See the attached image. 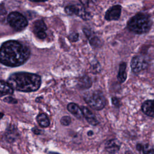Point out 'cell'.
<instances>
[{
    "instance_id": "6da1fadb",
    "label": "cell",
    "mask_w": 154,
    "mask_h": 154,
    "mask_svg": "<svg viewBox=\"0 0 154 154\" xmlns=\"http://www.w3.org/2000/svg\"><path fill=\"white\" fill-rule=\"evenodd\" d=\"M30 57V50L16 40H8L1 45V63L8 67H17L24 64Z\"/></svg>"
},
{
    "instance_id": "7a4b0ae2",
    "label": "cell",
    "mask_w": 154,
    "mask_h": 154,
    "mask_svg": "<svg viewBox=\"0 0 154 154\" xmlns=\"http://www.w3.org/2000/svg\"><path fill=\"white\" fill-rule=\"evenodd\" d=\"M7 82L15 90L29 93L37 91L40 87L42 80L37 74L20 72L12 73Z\"/></svg>"
},
{
    "instance_id": "3957f363",
    "label": "cell",
    "mask_w": 154,
    "mask_h": 154,
    "mask_svg": "<svg viewBox=\"0 0 154 154\" xmlns=\"http://www.w3.org/2000/svg\"><path fill=\"white\" fill-rule=\"evenodd\" d=\"M152 25L150 17L144 13H138L128 22L127 26L129 31L135 34H144L148 32Z\"/></svg>"
},
{
    "instance_id": "277c9868",
    "label": "cell",
    "mask_w": 154,
    "mask_h": 154,
    "mask_svg": "<svg viewBox=\"0 0 154 154\" xmlns=\"http://www.w3.org/2000/svg\"><path fill=\"white\" fill-rule=\"evenodd\" d=\"M84 99L93 109H102L106 105V99L103 93L99 90L90 91L85 93Z\"/></svg>"
},
{
    "instance_id": "5b68a950",
    "label": "cell",
    "mask_w": 154,
    "mask_h": 154,
    "mask_svg": "<svg viewBox=\"0 0 154 154\" xmlns=\"http://www.w3.org/2000/svg\"><path fill=\"white\" fill-rule=\"evenodd\" d=\"M7 20L10 26L17 31L24 29L28 25V21L25 17L16 11L10 13L7 16Z\"/></svg>"
},
{
    "instance_id": "8992f818",
    "label": "cell",
    "mask_w": 154,
    "mask_h": 154,
    "mask_svg": "<svg viewBox=\"0 0 154 154\" xmlns=\"http://www.w3.org/2000/svg\"><path fill=\"white\" fill-rule=\"evenodd\" d=\"M64 10L68 15L77 16L84 20H87L90 17V14L82 5H69L66 7Z\"/></svg>"
},
{
    "instance_id": "52a82bcc",
    "label": "cell",
    "mask_w": 154,
    "mask_h": 154,
    "mask_svg": "<svg viewBox=\"0 0 154 154\" xmlns=\"http://www.w3.org/2000/svg\"><path fill=\"white\" fill-rule=\"evenodd\" d=\"M147 61L141 56H135L132 58L131 63V67L134 73H137L146 68Z\"/></svg>"
},
{
    "instance_id": "ba28073f",
    "label": "cell",
    "mask_w": 154,
    "mask_h": 154,
    "mask_svg": "<svg viewBox=\"0 0 154 154\" xmlns=\"http://www.w3.org/2000/svg\"><path fill=\"white\" fill-rule=\"evenodd\" d=\"M46 26L43 20L40 19L34 22L33 31L35 35L38 38L40 39H44L46 37Z\"/></svg>"
},
{
    "instance_id": "9c48e42d",
    "label": "cell",
    "mask_w": 154,
    "mask_h": 154,
    "mask_svg": "<svg viewBox=\"0 0 154 154\" xmlns=\"http://www.w3.org/2000/svg\"><path fill=\"white\" fill-rule=\"evenodd\" d=\"M122 7L120 5H116L110 7L106 12L105 19L107 20H116L120 16Z\"/></svg>"
},
{
    "instance_id": "30bf717a",
    "label": "cell",
    "mask_w": 154,
    "mask_h": 154,
    "mask_svg": "<svg viewBox=\"0 0 154 154\" xmlns=\"http://www.w3.org/2000/svg\"><path fill=\"white\" fill-rule=\"evenodd\" d=\"M81 108L82 109L84 117L89 124L93 126H96L99 124V122L93 112H91L87 107L84 106H82Z\"/></svg>"
},
{
    "instance_id": "8fae6325",
    "label": "cell",
    "mask_w": 154,
    "mask_h": 154,
    "mask_svg": "<svg viewBox=\"0 0 154 154\" xmlns=\"http://www.w3.org/2000/svg\"><path fill=\"white\" fill-rule=\"evenodd\" d=\"M120 148V143L116 139L108 140L105 144V149L109 153H115L117 152Z\"/></svg>"
},
{
    "instance_id": "7c38bea8",
    "label": "cell",
    "mask_w": 154,
    "mask_h": 154,
    "mask_svg": "<svg viewBox=\"0 0 154 154\" xmlns=\"http://www.w3.org/2000/svg\"><path fill=\"white\" fill-rule=\"evenodd\" d=\"M67 109L72 115H73L77 119H80L84 117L82 108L75 103H69L67 105Z\"/></svg>"
},
{
    "instance_id": "4fadbf2b",
    "label": "cell",
    "mask_w": 154,
    "mask_h": 154,
    "mask_svg": "<svg viewBox=\"0 0 154 154\" xmlns=\"http://www.w3.org/2000/svg\"><path fill=\"white\" fill-rule=\"evenodd\" d=\"M141 109L147 116L154 117V100L145 101L142 104Z\"/></svg>"
},
{
    "instance_id": "5bb4252c",
    "label": "cell",
    "mask_w": 154,
    "mask_h": 154,
    "mask_svg": "<svg viewBox=\"0 0 154 154\" xmlns=\"http://www.w3.org/2000/svg\"><path fill=\"white\" fill-rule=\"evenodd\" d=\"M0 90H1V97L5 95L12 94L13 93L14 89L10 86V85L7 82L2 80L1 81L0 83Z\"/></svg>"
},
{
    "instance_id": "9a60e30c",
    "label": "cell",
    "mask_w": 154,
    "mask_h": 154,
    "mask_svg": "<svg viewBox=\"0 0 154 154\" xmlns=\"http://www.w3.org/2000/svg\"><path fill=\"white\" fill-rule=\"evenodd\" d=\"M126 64L124 62L122 63L119 66V70L117 75V79L120 82H124L127 78L126 74Z\"/></svg>"
},
{
    "instance_id": "2e32d148",
    "label": "cell",
    "mask_w": 154,
    "mask_h": 154,
    "mask_svg": "<svg viewBox=\"0 0 154 154\" xmlns=\"http://www.w3.org/2000/svg\"><path fill=\"white\" fill-rule=\"evenodd\" d=\"M36 120L38 124L42 128H47L50 125V120L48 117L44 113L39 114L36 117Z\"/></svg>"
},
{
    "instance_id": "e0dca14e",
    "label": "cell",
    "mask_w": 154,
    "mask_h": 154,
    "mask_svg": "<svg viewBox=\"0 0 154 154\" xmlns=\"http://www.w3.org/2000/svg\"><path fill=\"white\" fill-rule=\"evenodd\" d=\"M18 134L14 128H9L5 132V138L9 143L16 140Z\"/></svg>"
},
{
    "instance_id": "ac0fdd59",
    "label": "cell",
    "mask_w": 154,
    "mask_h": 154,
    "mask_svg": "<svg viewBox=\"0 0 154 154\" xmlns=\"http://www.w3.org/2000/svg\"><path fill=\"white\" fill-rule=\"evenodd\" d=\"M91 81L88 76H84L81 78L78 83V86L82 89L88 88L91 85Z\"/></svg>"
},
{
    "instance_id": "d6986e66",
    "label": "cell",
    "mask_w": 154,
    "mask_h": 154,
    "mask_svg": "<svg viewBox=\"0 0 154 154\" xmlns=\"http://www.w3.org/2000/svg\"><path fill=\"white\" fill-rule=\"evenodd\" d=\"M85 35L88 37L91 45H92V46H97V45L99 44L98 41H97V37H96L94 34H93V33L91 32V31H88L87 29H85Z\"/></svg>"
},
{
    "instance_id": "ffe728a7",
    "label": "cell",
    "mask_w": 154,
    "mask_h": 154,
    "mask_svg": "<svg viewBox=\"0 0 154 154\" xmlns=\"http://www.w3.org/2000/svg\"><path fill=\"white\" fill-rule=\"evenodd\" d=\"M71 122H72L71 118L67 116L62 117L60 120V123L63 126H68L71 123Z\"/></svg>"
},
{
    "instance_id": "44dd1931",
    "label": "cell",
    "mask_w": 154,
    "mask_h": 154,
    "mask_svg": "<svg viewBox=\"0 0 154 154\" xmlns=\"http://www.w3.org/2000/svg\"><path fill=\"white\" fill-rule=\"evenodd\" d=\"M3 101L8 103H12V104H16L17 103V100L15 98H13L11 96H7L5 97Z\"/></svg>"
},
{
    "instance_id": "7402d4cb",
    "label": "cell",
    "mask_w": 154,
    "mask_h": 154,
    "mask_svg": "<svg viewBox=\"0 0 154 154\" xmlns=\"http://www.w3.org/2000/svg\"><path fill=\"white\" fill-rule=\"evenodd\" d=\"M79 35L77 32H73L69 35V38L72 42H76L78 39Z\"/></svg>"
},
{
    "instance_id": "603a6c76",
    "label": "cell",
    "mask_w": 154,
    "mask_h": 154,
    "mask_svg": "<svg viewBox=\"0 0 154 154\" xmlns=\"http://www.w3.org/2000/svg\"><path fill=\"white\" fill-rule=\"evenodd\" d=\"M112 102L115 106L119 107L120 106V101L117 97H112Z\"/></svg>"
},
{
    "instance_id": "cb8c5ba5",
    "label": "cell",
    "mask_w": 154,
    "mask_h": 154,
    "mask_svg": "<svg viewBox=\"0 0 154 154\" xmlns=\"http://www.w3.org/2000/svg\"><path fill=\"white\" fill-rule=\"evenodd\" d=\"M83 5H88L91 0H79Z\"/></svg>"
},
{
    "instance_id": "d4e9b609",
    "label": "cell",
    "mask_w": 154,
    "mask_h": 154,
    "mask_svg": "<svg viewBox=\"0 0 154 154\" xmlns=\"http://www.w3.org/2000/svg\"><path fill=\"white\" fill-rule=\"evenodd\" d=\"M144 149V147H143L141 144H138L137 145V149L138 150L141 151V150H143V149Z\"/></svg>"
},
{
    "instance_id": "484cf974",
    "label": "cell",
    "mask_w": 154,
    "mask_h": 154,
    "mask_svg": "<svg viewBox=\"0 0 154 154\" xmlns=\"http://www.w3.org/2000/svg\"><path fill=\"white\" fill-rule=\"evenodd\" d=\"M144 154H154V150L150 149V150H147V151L144 152Z\"/></svg>"
},
{
    "instance_id": "4316f807",
    "label": "cell",
    "mask_w": 154,
    "mask_h": 154,
    "mask_svg": "<svg viewBox=\"0 0 154 154\" xmlns=\"http://www.w3.org/2000/svg\"><path fill=\"white\" fill-rule=\"evenodd\" d=\"M32 131L34 132V134H40V130L39 129H37V128H34L32 129Z\"/></svg>"
},
{
    "instance_id": "83f0119b",
    "label": "cell",
    "mask_w": 154,
    "mask_h": 154,
    "mask_svg": "<svg viewBox=\"0 0 154 154\" xmlns=\"http://www.w3.org/2000/svg\"><path fill=\"white\" fill-rule=\"evenodd\" d=\"M29 1H32V2H44L47 0H29Z\"/></svg>"
},
{
    "instance_id": "f1b7e54d",
    "label": "cell",
    "mask_w": 154,
    "mask_h": 154,
    "mask_svg": "<svg viewBox=\"0 0 154 154\" xmlns=\"http://www.w3.org/2000/svg\"><path fill=\"white\" fill-rule=\"evenodd\" d=\"M87 135H88V136H91V135H93V132L91 131H89L88 132V133H87Z\"/></svg>"
},
{
    "instance_id": "f546056e",
    "label": "cell",
    "mask_w": 154,
    "mask_h": 154,
    "mask_svg": "<svg viewBox=\"0 0 154 154\" xmlns=\"http://www.w3.org/2000/svg\"><path fill=\"white\" fill-rule=\"evenodd\" d=\"M125 154H133L131 151H126Z\"/></svg>"
},
{
    "instance_id": "4dcf8cb0",
    "label": "cell",
    "mask_w": 154,
    "mask_h": 154,
    "mask_svg": "<svg viewBox=\"0 0 154 154\" xmlns=\"http://www.w3.org/2000/svg\"><path fill=\"white\" fill-rule=\"evenodd\" d=\"M48 154H59V153H55V152H49L48 153Z\"/></svg>"
}]
</instances>
